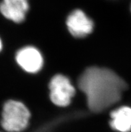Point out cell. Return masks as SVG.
I'll list each match as a JSON object with an SVG mask.
<instances>
[{
	"label": "cell",
	"mask_w": 131,
	"mask_h": 132,
	"mask_svg": "<svg viewBox=\"0 0 131 132\" xmlns=\"http://www.w3.org/2000/svg\"><path fill=\"white\" fill-rule=\"evenodd\" d=\"M78 87L86 95L88 108L99 113L117 103L127 87L124 79L110 69L91 67L78 79Z\"/></svg>",
	"instance_id": "obj_1"
},
{
	"label": "cell",
	"mask_w": 131,
	"mask_h": 132,
	"mask_svg": "<svg viewBox=\"0 0 131 132\" xmlns=\"http://www.w3.org/2000/svg\"><path fill=\"white\" fill-rule=\"evenodd\" d=\"M30 116V111L23 103L8 99L2 105L0 124L7 132H21L28 126Z\"/></svg>",
	"instance_id": "obj_2"
},
{
	"label": "cell",
	"mask_w": 131,
	"mask_h": 132,
	"mask_svg": "<svg viewBox=\"0 0 131 132\" xmlns=\"http://www.w3.org/2000/svg\"><path fill=\"white\" fill-rule=\"evenodd\" d=\"M50 99L58 107H66L71 103L76 90L68 77L56 75L51 79L49 85Z\"/></svg>",
	"instance_id": "obj_3"
},
{
	"label": "cell",
	"mask_w": 131,
	"mask_h": 132,
	"mask_svg": "<svg viewBox=\"0 0 131 132\" xmlns=\"http://www.w3.org/2000/svg\"><path fill=\"white\" fill-rule=\"evenodd\" d=\"M15 59L20 68L30 73L39 72L43 64L40 52L32 46H25L18 50L15 54Z\"/></svg>",
	"instance_id": "obj_4"
},
{
	"label": "cell",
	"mask_w": 131,
	"mask_h": 132,
	"mask_svg": "<svg viewBox=\"0 0 131 132\" xmlns=\"http://www.w3.org/2000/svg\"><path fill=\"white\" fill-rule=\"evenodd\" d=\"M69 32L76 38H84L92 32L93 21L80 10H75L69 14L66 20Z\"/></svg>",
	"instance_id": "obj_5"
},
{
	"label": "cell",
	"mask_w": 131,
	"mask_h": 132,
	"mask_svg": "<svg viewBox=\"0 0 131 132\" xmlns=\"http://www.w3.org/2000/svg\"><path fill=\"white\" fill-rule=\"evenodd\" d=\"M28 10V0H2L0 2V13L5 19L15 23L25 20Z\"/></svg>",
	"instance_id": "obj_6"
},
{
	"label": "cell",
	"mask_w": 131,
	"mask_h": 132,
	"mask_svg": "<svg viewBox=\"0 0 131 132\" xmlns=\"http://www.w3.org/2000/svg\"><path fill=\"white\" fill-rule=\"evenodd\" d=\"M110 126L119 132H130L131 131V107L123 106L110 114Z\"/></svg>",
	"instance_id": "obj_7"
},
{
	"label": "cell",
	"mask_w": 131,
	"mask_h": 132,
	"mask_svg": "<svg viewBox=\"0 0 131 132\" xmlns=\"http://www.w3.org/2000/svg\"><path fill=\"white\" fill-rule=\"evenodd\" d=\"M3 49V40H2V38L0 36V53L2 52V50Z\"/></svg>",
	"instance_id": "obj_8"
},
{
	"label": "cell",
	"mask_w": 131,
	"mask_h": 132,
	"mask_svg": "<svg viewBox=\"0 0 131 132\" xmlns=\"http://www.w3.org/2000/svg\"><path fill=\"white\" fill-rule=\"evenodd\" d=\"M130 10H131V7H130Z\"/></svg>",
	"instance_id": "obj_9"
}]
</instances>
